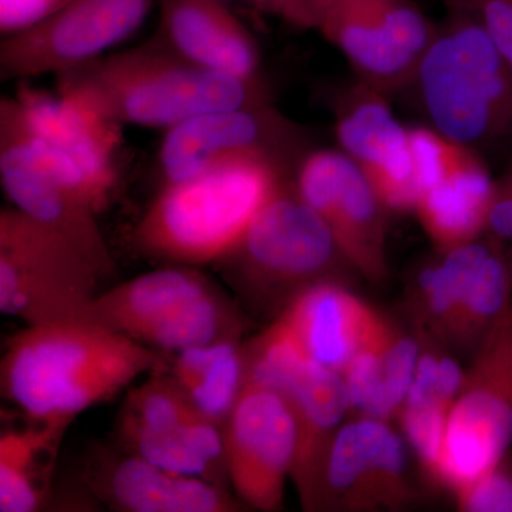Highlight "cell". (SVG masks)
<instances>
[{
  "mask_svg": "<svg viewBox=\"0 0 512 512\" xmlns=\"http://www.w3.org/2000/svg\"><path fill=\"white\" fill-rule=\"evenodd\" d=\"M164 352L90 318L26 326L6 342L0 386L37 421H70L165 370Z\"/></svg>",
  "mask_w": 512,
  "mask_h": 512,
  "instance_id": "obj_1",
  "label": "cell"
},
{
  "mask_svg": "<svg viewBox=\"0 0 512 512\" xmlns=\"http://www.w3.org/2000/svg\"><path fill=\"white\" fill-rule=\"evenodd\" d=\"M57 93L117 126L168 130L208 111L272 103L265 79L242 80L188 62L156 33L124 52L57 76Z\"/></svg>",
  "mask_w": 512,
  "mask_h": 512,
  "instance_id": "obj_2",
  "label": "cell"
},
{
  "mask_svg": "<svg viewBox=\"0 0 512 512\" xmlns=\"http://www.w3.org/2000/svg\"><path fill=\"white\" fill-rule=\"evenodd\" d=\"M291 171L261 158L163 184L131 232L141 255L170 265L220 264Z\"/></svg>",
  "mask_w": 512,
  "mask_h": 512,
  "instance_id": "obj_3",
  "label": "cell"
},
{
  "mask_svg": "<svg viewBox=\"0 0 512 512\" xmlns=\"http://www.w3.org/2000/svg\"><path fill=\"white\" fill-rule=\"evenodd\" d=\"M447 10L407 92L430 127L481 154L512 141V69L477 20Z\"/></svg>",
  "mask_w": 512,
  "mask_h": 512,
  "instance_id": "obj_4",
  "label": "cell"
},
{
  "mask_svg": "<svg viewBox=\"0 0 512 512\" xmlns=\"http://www.w3.org/2000/svg\"><path fill=\"white\" fill-rule=\"evenodd\" d=\"M217 265L242 303L271 320L309 286L349 268L332 231L302 200L292 177Z\"/></svg>",
  "mask_w": 512,
  "mask_h": 512,
  "instance_id": "obj_5",
  "label": "cell"
},
{
  "mask_svg": "<svg viewBox=\"0 0 512 512\" xmlns=\"http://www.w3.org/2000/svg\"><path fill=\"white\" fill-rule=\"evenodd\" d=\"M99 274L52 229L13 207L0 210V312L26 326L87 318Z\"/></svg>",
  "mask_w": 512,
  "mask_h": 512,
  "instance_id": "obj_6",
  "label": "cell"
},
{
  "mask_svg": "<svg viewBox=\"0 0 512 512\" xmlns=\"http://www.w3.org/2000/svg\"><path fill=\"white\" fill-rule=\"evenodd\" d=\"M512 447V305L470 356L448 420L436 480L451 491Z\"/></svg>",
  "mask_w": 512,
  "mask_h": 512,
  "instance_id": "obj_7",
  "label": "cell"
},
{
  "mask_svg": "<svg viewBox=\"0 0 512 512\" xmlns=\"http://www.w3.org/2000/svg\"><path fill=\"white\" fill-rule=\"evenodd\" d=\"M245 379L272 384L295 414L298 450L292 483L303 510L312 511L330 444L350 414L342 375L312 362L272 328L244 342Z\"/></svg>",
  "mask_w": 512,
  "mask_h": 512,
  "instance_id": "obj_8",
  "label": "cell"
},
{
  "mask_svg": "<svg viewBox=\"0 0 512 512\" xmlns=\"http://www.w3.org/2000/svg\"><path fill=\"white\" fill-rule=\"evenodd\" d=\"M0 184L13 207L69 241L101 281L114 275L99 211L33 143L15 97L0 101Z\"/></svg>",
  "mask_w": 512,
  "mask_h": 512,
  "instance_id": "obj_9",
  "label": "cell"
},
{
  "mask_svg": "<svg viewBox=\"0 0 512 512\" xmlns=\"http://www.w3.org/2000/svg\"><path fill=\"white\" fill-rule=\"evenodd\" d=\"M311 148L305 128L272 103L255 104L208 111L168 128L157 165L161 185L248 158L272 161L293 174Z\"/></svg>",
  "mask_w": 512,
  "mask_h": 512,
  "instance_id": "obj_10",
  "label": "cell"
},
{
  "mask_svg": "<svg viewBox=\"0 0 512 512\" xmlns=\"http://www.w3.org/2000/svg\"><path fill=\"white\" fill-rule=\"evenodd\" d=\"M410 138L417 181L413 212L434 249L483 237L495 198L483 154L430 126L410 127Z\"/></svg>",
  "mask_w": 512,
  "mask_h": 512,
  "instance_id": "obj_11",
  "label": "cell"
},
{
  "mask_svg": "<svg viewBox=\"0 0 512 512\" xmlns=\"http://www.w3.org/2000/svg\"><path fill=\"white\" fill-rule=\"evenodd\" d=\"M225 463L232 493L252 510L284 505L298 450L291 402L272 384L245 379L222 426Z\"/></svg>",
  "mask_w": 512,
  "mask_h": 512,
  "instance_id": "obj_12",
  "label": "cell"
},
{
  "mask_svg": "<svg viewBox=\"0 0 512 512\" xmlns=\"http://www.w3.org/2000/svg\"><path fill=\"white\" fill-rule=\"evenodd\" d=\"M303 201L326 222L349 268L380 284L389 276V208L339 148H311L292 174Z\"/></svg>",
  "mask_w": 512,
  "mask_h": 512,
  "instance_id": "obj_13",
  "label": "cell"
},
{
  "mask_svg": "<svg viewBox=\"0 0 512 512\" xmlns=\"http://www.w3.org/2000/svg\"><path fill=\"white\" fill-rule=\"evenodd\" d=\"M439 25L414 0H377L322 16L316 29L357 80L386 96L412 86Z\"/></svg>",
  "mask_w": 512,
  "mask_h": 512,
  "instance_id": "obj_14",
  "label": "cell"
},
{
  "mask_svg": "<svg viewBox=\"0 0 512 512\" xmlns=\"http://www.w3.org/2000/svg\"><path fill=\"white\" fill-rule=\"evenodd\" d=\"M160 0H72L35 28L2 37L3 80L62 74L106 55L143 25Z\"/></svg>",
  "mask_w": 512,
  "mask_h": 512,
  "instance_id": "obj_15",
  "label": "cell"
},
{
  "mask_svg": "<svg viewBox=\"0 0 512 512\" xmlns=\"http://www.w3.org/2000/svg\"><path fill=\"white\" fill-rule=\"evenodd\" d=\"M416 500L393 423L349 416L326 454L312 511H396Z\"/></svg>",
  "mask_w": 512,
  "mask_h": 512,
  "instance_id": "obj_16",
  "label": "cell"
},
{
  "mask_svg": "<svg viewBox=\"0 0 512 512\" xmlns=\"http://www.w3.org/2000/svg\"><path fill=\"white\" fill-rule=\"evenodd\" d=\"M36 147L92 201L106 210L119 190L123 127L66 97L22 84L15 96Z\"/></svg>",
  "mask_w": 512,
  "mask_h": 512,
  "instance_id": "obj_17",
  "label": "cell"
},
{
  "mask_svg": "<svg viewBox=\"0 0 512 512\" xmlns=\"http://www.w3.org/2000/svg\"><path fill=\"white\" fill-rule=\"evenodd\" d=\"M330 107L339 150L390 212H413L417 181L410 127L394 116L389 96L356 79L333 94Z\"/></svg>",
  "mask_w": 512,
  "mask_h": 512,
  "instance_id": "obj_18",
  "label": "cell"
},
{
  "mask_svg": "<svg viewBox=\"0 0 512 512\" xmlns=\"http://www.w3.org/2000/svg\"><path fill=\"white\" fill-rule=\"evenodd\" d=\"M87 493L120 512H239L247 510L229 488L181 476L117 446L94 443L82 467Z\"/></svg>",
  "mask_w": 512,
  "mask_h": 512,
  "instance_id": "obj_19",
  "label": "cell"
},
{
  "mask_svg": "<svg viewBox=\"0 0 512 512\" xmlns=\"http://www.w3.org/2000/svg\"><path fill=\"white\" fill-rule=\"evenodd\" d=\"M386 320L383 313L333 278L299 293L269 326L303 356L342 375L379 335Z\"/></svg>",
  "mask_w": 512,
  "mask_h": 512,
  "instance_id": "obj_20",
  "label": "cell"
},
{
  "mask_svg": "<svg viewBox=\"0 0 512 512\" xmlns=\"http://www.w3.org/2000/svg\"><path fill=\"white\" fill-rule=\"evenodd\" d=\"M217 286L198 266H164L99 293L87 318L163 352L195 303Z\"/></svg>",
  "mask_w": 512,
  "mask_h": 512,
  "instance_id": "obj_21",
  "label": "cell"
},
{
  "mask_svg": "<svg viewBox=\"0 0 512 512\" xmlns=\"http://www.w3.org/2000/svg\"><path fill=\"white\" fill-rule=\"evenodd\" d=\"M160 28L178 55L210 72L265 79L258 42L224 0H160Z\"/></svg>",
  "mask_w": 512,
  "mask_h": 512,
  "instance_id": "obj_22",
  "label": "cell"
},
{
  "mask_svg": "<svg viewBox=\"0 0 512 512\" xmlns=\"http://www.w3.org/2000/svg\"><path fill=\"white\" fill-rule=\"evenodd\" d=\"M414 332L419 336L420 355L397 420L421 466L429 476L436 478L448 420L466 367L461 366L453 352L439 340L421 330L414 329Z\"/></svg>",
  "mask_w": 512,
  "mask_h": 512,
  "instance_id": "obj_23",
  "label": "cell"
},
{
  "mask_svg": "<svg viewBox=\"0 0 512 512\" xmlns=\"http://www.w3.org/2000/svg\"><path fill=\"white\" fill-rule=\"evenodd\" d=\"M420 340L387 318L379 335L342 373L349 394V416L393 423L412 383Z\"/></svg>",
  "mask_w": 512,
  "mask_h": 512,
  "instance_id": "obj_24",
  "label": "cell"
},
{
  "mask_svg": "<svg viewBox=\"0 0 512 512\" xmlns=\"http://www.w3.org/2000/svg\"><path fill=\"white\" fill-rule=\"evenodd\" d=\"M497 244L483 237L450 249H434V255L417 268L409 286V308L414 329L441 342L448 323Z\"/></svg>",
  "mask_w": 512,
  "mask_h": 512,
  "instance_id": "obj_25",
  "label": "cell"
},
{
  "mask_svg": "<svg viewBox=\"0 0 512 512\" xmlns=\"http://www.w3.org/2000/svg\"><path fill=\"white\" fill-rule=\"evenodd\" d=\"M113 434L114 444L164 470L231 487L222 429L205 417H192L165 429Z\"/></svg>",
  "mask_w": 512,
  "mask_h": 512,
  "instance_id": "obj_26",
  "label": "cell"
},
{
  "mask_svg": "<svg viewBox=\"0 0 512 512\" xmlns=\"http://www.w3.org/2000/svg\"><path fill=\"white\" fill-rule=\"evenodd\" d=\"M0 437V511L35 512L45 505L53 463L70 421H37Z\"/></svg>",
  "mask_w": 512,
  "mask_h": 512,
  "instance_id": "obj_27",
  "label": "cell"
},
{
  "mask_svg": "<svg viewBox=\"0 0 512 512\" xmlns=\"http://www.w3.org/2000/svg\"><path fill=\"white\" fill-rule=\"evenodd\" d=\"M167 372L205 419L224 426L245 383L244 340L174 353Z\"/></svg>",
  "mask_w": 512,
  "mask_h": 512,
  "instance_id": "obj_28",
  "label": "cell"
},
{
  "mask_svg": "<svg viewBox=\"0 0 512 512\" xmlns=\"http://www.w3.org/2000/svg\"><path fill=\"white\" fill-rule=\"evenodd\" d=\"M511 305L512 242L497 238L440 343L458 355H473Z\"/></svg>",
  "mask_w": 512,
  "mask_h": 512,
  "instance_id": "obj_29",
  "label": "cell"
},
{
  "mask_svg": "<svg viewBox=\"0 0 512 512\" xmlns=\"http://www.w3.org/2000/svg\"><path fill=\"white\" fill-rule=\"evenodd\" d=\"M201 416L187 393L167 369L128 389L114 423L113 433L158 430ZM204 417V416H202Z\"/></svg>",
  "mask_w": 512,
  "mask_h": 512,
  "instance_id": "obj_30",
  "label": "cell"
},
{
  "mask_svg": "<svg viewBox=\"0 0 512 512\" xmlns=\"http://www.w3.org/2000/svg\"><path fill=\"white\" fill-rule=\"evenodd\" d=\"M453 494L461 511L512 512L511 451Z\"/></svg>",
  "mask_w": 512,
  "mask_h": 512,
  "instance_id": "obj_31",
  "label": "cell"
},
{
  "mask_svg": "<svg viewBox=\"0 0 512 512\" xmlns=\"http://www.w3.org/2000/svg\"><path fill=\"white\" fill-rule=\"evenodd\" d=\"M444 5L477 20L512 69V0H444Z\"/></svg>",
  "mask_w": 512,
  "mask_h": 512,
  "instance_id": "obj_32",
  "label": "cell"
},
{
  "mask_svg": "<svg viewBox=\"0 0 512 512\" xmlns=\"http://www.w3.org/2000/svg\"><path fill=\"white\" fill-rule=\"evenodd\" d=\"M72 0H0V32L12 36L52 18Z\"/></svg>",
  "mask_w": 512,
  "mask_h": 512,
  "instance_id": "obj_33",
  "label": "cell"
},
{
  "mask_svg": "<svg viewBox=\"0 0 512 512\" xmlns=\"http://www.w3.org/2000/svg\"><path fill=\"white\" fill-rule=\"evenodd\" d=\"M224 2H241L259 12L282 20L292 28L315 30V18L306 0H224Z\"/></svg>",
  "mask_w": 512,
  "mask_h": 512,
  "instance_id": "obj_34",
  "label": "cell"
},
{
  "mask_svg": "<svg viewBox=\"0 0 512 512\" xmlns=\"http://www.w3.org/2000/svg\"><path fill=\"white\" fill-rule=\"evenodd\" d=\"M488 234L512 242V195H495L488 215Z\"/></svg>",
  "mask_w": 512,
  "mask_h": 512,
  "instance_id": "obj_35",
  "label": "cell"
},
{
  "mask_svg": "<svg viewBox=\"0 0 512 512\" xmlns=\"http://www.w3.org/2000/svg\"><path fill=\"white\" fill-rule=\"evenodd\" d=\"M315 18V29L318 19L336 10L352 8V6L366 5V3L377 2V0H306Z\"/></svg>",
  "mask_w": 512,
  "mask_h": 512,
  "instance_id": "obj_36",
  "label": "cell"
},
{
  "mask_svg": "<svg viewBox=\"0 0 512 512\" xmlns=\"http://www.w3.org/2000/svg\"><path fill=\"white\" fill-rule=\"evenodd\" d=\"M495 195H512V165L495 180Z\"/></svg>",
  "mask_w": 512,
  "mask_h": 512,
  "instance_id": "obj_37",
  "label": "cell"
}]
</instances>
